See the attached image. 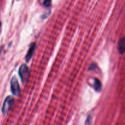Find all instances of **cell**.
I'll use <instances>...</instances> for the list:
<instances>
[{"label": "cell", "instance_id": "3957f363", "mask_svg": "<svg viewBox=\"0 0 125 125\" xmlns=\"http://www.w3.org/2000/svg\"><path fill=\"white\" fill-rule=\"evenodd\" d=\"M13 101H14V99H13V98L12 96H7L5 99L2 107V113L6 114L9 111L12 104H13Z\"/></svg>", "mask_w": 125, "mask_h": 125}, {"label": "cell", "instance_id": "52a82bcc", "mask_svg": "<svg viewBox=\"0 0 125 125\" xmlns=\"http://www.w3.org/2000/svg\"><path fill=\"white\" fill-rule=\"evenodd\" d=\"M43 4L46 7H50L51 5V0H44Z\"/></svg>", "mask_w": 125, "mask_h": 125}, {"label": "cell", "instance_id": "6da1fadb", "mask_svg": "<svg viewBox=\"0 0 125 125\" xmlns=\"http://www.w3.org/2000/svg\"><path fill=\"white\" fill-rule=\"evenodd\" d=\"M18 74L22 82L25 83L28 81L29 77V70L26 64H23L21 65L18 71Z\"/></svg>", "mask_w": 125, "mask_h": 125}, {"label": "cell", "instance_id": "9c48e42d", "mask_svg": "<svg viewBox=\"0 0 125 125\" xmlns=\"http://www.w3.org/2000/svg\"><path fill=\"white\" fill-rule=\"evenodd\" d=\"M95 67H96V64L94 63H92L91 65H90V67H89V71H92V70H94V69H95Z\"/></svg>", "mask_w": 125, "mask_h": 125}, {"label": "cell", "instance_id": "30bf717a", "mask_svg": "<svg viewBox=\"0 0 125 125\" xmlns=\"http://www.w3.org/2000/svg\"><path fill=\"white\" fill-rule=\"evenodd\" d=\"M1 22H0V32H1Z\"/></svg>", "mask_w": 125, "mask_h": 125}, {"label": "cell", "instance_id": "7a4b0ae2", "mask_svg": "<svg viewBox=\"0 0 125 125\" xmlns=\"http://www.w3.org/2000/svg\"><path fill=\"white\" fill-rule=\"evenodd\" d=\"M10 89L12 94L15 96H19L20 94V87L17 78L13 77L10 81Z\"/></svg>", "mask_w": 125, "mask_h": 125}, {"label": "cell", "instance_id": "ba28073f", "mask_svg": "<svg viewBox=\"0 0 125 125\" xmlns=\"http://www.w3.org/2000/svg\"><path fill=\"white\" fill-rule=\"evenodd\" d=\"M92 121V116L91 115H89L87 116L86 121H85V125H90Z\"/></svg>", "mask_w": 125, "mask_h": 125}, {"label": "cell", "instance_id": "5b68a950", "mask_svg": "<svg viewBox=\"0 0 125 125\" xmlns=\"http://www.w3.org/2000/svg\"><path fill=\"white\" fill-rule=\"evenodd\" d=\"M118 50L120 54H123L125 51V43H124V38H121L118 40Z\"/></svg>", "mask_w": 125, "mask_h": 125}, {"label": "cell", "instance_id": "8992f818", "mask_svg": "<svg viewBox=\"0 0 125 125\" xmlns=\"http://www.w3.org/2000/svg\"><path fill=\"white\" fill-rule=\"evenodd\" d=\"M94 87L95 90L96 92H100L102 88V84L101 82H100V80L98 78H95L94 79Z\"/></svg>", "mask_w": 125, "mask_h": 125}, {"label": "cell", "instance_id": "277c9868", "mask_svg": "<svg viewBox=\"0 0 125 125\" xmlns=\"http://www.w3.org/2000/svg\"><path fill=\"white\" fill-rule=\"evenodd\" d=\"M35 48H36V44L35 43H32V44L31 45L30 47H29V50H28V52H27L26 55V62H29L31 60V59L33 55H34V53L35 51Z\"/></svg>", "mask_w": 125, "mask_h": 125}]
</instances>
